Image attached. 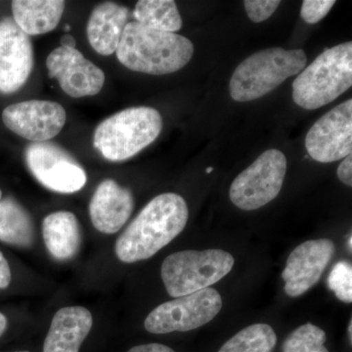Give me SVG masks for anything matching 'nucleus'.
<instances>
[{"label": "nucleus", "instance_id": "f257e3e1", "mask_svg": "<svg viewBox=\"0 0 352 352\" xmlns=\"http://www.w3.org/2000/svg\"><path fill=\"white\" fill-rule=\"evenodd\" d=\"M188 217V206L182 196L164 193L155 197L117 240L118 258L133 263L152 258L184 230Z\"/></svg>", "mask_w": 352, "mask_h": 352}, {"label": "nucleus", "instance_id": "ddd939ff", "mask_svg": "<svg viewBox=\"0 0 352 352\" xmlns=\"http://www.w3.org/2000/svg\"><path fill=\"white\" fill-rule=\"evenodd\" d=\"M34 63L30 36L13 18L0 20V94H12L24 87Z\"/></svg>", "mask_w": 352, "mask_h": 352}, {"label": "nucleus", "instance_id": "f8f14e48", "mask_svg": "<svg viewBox=\"0 0 352 352\" xmlns=\"http://www.w3.org/2000/svg\"><path fill=\"white\" fill-rule=\"evenodd\" d=\"M48 75L56 78L65 94L74 98L94 96L101 91L105 74L76 48H56L46 60Z\"/></svg>", "mask_w": 352, "mask_h": 352}, {"label": "nucleus", "instance_id": "412c9836", "mask_svg": "<svg viewBox=\"0 0 352 352\" xmlns=\"http://www.w3.org/2000/svg\"><path fill=\"white\" fill-rule=\"evenodd\" d=\"M139 24L156 30L173 32L182 28V18L173 0H139L133 11Z\"/></svg>", "mask_w": 352, "mask_h": 352}, {"label": "nucleus", "instance_id": "2eb2a0df", "mask_svg": "<svg viewBox=\"0 0 352 352\" xmlns=\"http://www.w3.org/2000/svg\"><path fill=\"white\" fill-rule=\"evenodd\" d=\"M134 198L131 190L106 179L95 190L89 204L92 224L99 232L115 234L122 229L133 212Z\"/></svg>", "mask_w": 352, "mask_h": 352}, {"label": "nucleus", "instance_id": "20e7f679", "mask_svg": "<svg viewBox=\"0 0 352 352\" xmlns=\"http://www.w3.org/2000/svg\"><path fill=\"white\" fill-rule=\"evenodd\" d=\"M163 129V118L152 107H131L111 116L96 127L94 147L111 162H122L152 144Z\"/></svg>", "mask_w": 352, "mask_h": 352}, {"label": "nucleus", "instance_id": "6e6552de", "mask_svg": "<svg viewBox=\"0 0 352 352\" xmlns=\"http://www.w3.org/2000/svg\"><path fill=\"white\" fill-rule=\"evenodd\" d=\"M222 307V298L217 289L207 288L179 296L155 308L144 322L152 333L188 332L215 318Z\"/></svg>", "mask_w": 352, "mask_h": 352}, {"label": "nucleus", "instance_id": "9b49d317", "mask_svg": "<svg viewBox=\"0 0 352 352\" xmlns=\"http://www.w3.org/2000/svg\"><path fill=\"white\" fill-rule=\"evenodd\" d=\"M67 113L57 102L29 100L4 109L2 122L7 129L32 142H45L60 133Z\"/></svg>", "mask_w": 352, "mask_h": 352}, {"label": "nucleus", "instance_id": "c756f323", "mask_svg": "<svg viewBox=\"0 0 352 352\" xmlns=\"http://www.w3.org/2000/svg\"><path fill=\"white\" fill-rule=\"evenodd\" d=\"M60 43H61V47L68 48V50H73V48H76V39L71 34H65L62 36Z\"/></svg>", "mask_w": 352, "mask_h": 352}, {"label": "nucleus", "instance_id": "c85d7f7f", "mask_svg": "<svg viewBox=\"0 0 352 352\" xmlns=\"http://www.w3.org/2000/svg\"><path fill=\"white\" fill-rule=\"evenodd\" d=\"M127 352H175L170 347L164 346L162 344H140V346H136L132 347Z\"/></svg>", "mask_w": 352, "mask_h": 352}, {"label": "nucleus", "instance_id": "7ed1b4c3", "mask_svg": "<svg viewBox=\"0 0 352 352\" xmlns=\"http://www.w3.org/2000/svg\"><path fill=\"white\" fill-rule=\"evenodd\" d=\"M352 85V43L339 44L322 52L293 82V99L305 110L330 104Z\"/></svg>", "mask_w": 352, "mask_h": 352}, {"label": "nucleus", "instance_id": "f03ea898", "mask_svg": "<svg viewBox=\"0 0 352 352\" xmlns=\"http://www.w3.org/2000/svg\"><path fill=\"white\" fill-rule=\"evenodd\" d=\"M116 53L127 69L161 76L184 68L193 56L194 45L180 34L156 31L133 21L124 28Z\"/></svg>", "mask_w": 352, "mask_h": 352}, {"label": "nucleus", "instance_id": "2f4dec72", "mask_svg": "<svg viewBox=\"0 0 352 352\" xmlns=\"http://www.w3.org/2000/svg\"><path fill=\"white\" fill-rule=\"evenodd\" d=\"M349 342H351V344H352V320H351V322H349Z\"/></svg>", "mask_w": 352, "mask_h": 352}, {"label": "nucleus", "instance_id": "cd10ccee", "mask_svg": "<svg viewBox=\"0 0 352 352\" xmlns=\"http://www.w3.org/2000/svg\"><path fill=\"white\" fill-rule=\"evenodd\" d=\"M11 270L8 261L0 252V289L8 288L11 283Z\"/></svg>", "mask_w": 352, "mask_h": 352}, {"label": "nucleus", "instance_id": "6ab92c4d", "mask_svg": "<svg viewBox=\"0 0 352 352\" xmlns=\"http://www.w3.org/2000/svg\"><path fill=\"white\" fill-rule=\"evenodd\" d=\"M62 0H14L13 20L28 36L47 34L61 20L65 10Z\"/></svg>", "mask_w": 352, "mask_h": 352}, {"label": "nucleus", "instance_id": "b1692460", "mask_svg": "<svg viewBox=\"0 0 352 352\" xmlns=\"http://www.w3.org/2000/svg\"><path fill=\"white\" fill-rule=\"evenodd\" d=\"M329 288L340 300L352 302V266L347 261H340L333 266L328 278Z\"/></svg>", "mask_w": 352, "mask_h": 352}, {"label": "nucleus", "instance_id": "1a4fd4ad", "mask_svg": "<svg viewBox=\"0 0 352 352\" xmlns=\"http://www.w3.org/2000/svg\"><path fill=\"white\" fill-rule=\"evenodd\" d=\"M25 159L32 175L51 191L76 193L87 184V176L82 166L56 143L32 142L25 148Z\"/></svg>", "mask_w": 352, "mask_h": 352}, {"label": "nucleus", "instance_id": "72a5a7b5", "mask_svg": "<svg viewBox=\"0 0 352 352\" xmlns=\"http://www.w3.org/2000/svg\"><path fill=\"white\" fill-rule=\"evenodd\" d=\"M212 170H214V168H208V170L206 171H207V173H212Z\"/></svg>", "mask_w": 352, "mask_h": 352}, {"label": "nucleus", "instance_id": "a211bd4d", "mask_svg": "<svg viewBox=\"0 0 352 352\" xmlns=\"http://www.w3.org/2000/svg\"><path fill=\"white\" fill-rule=\"evenodd\" d=\"M46 249L58 261H69L78 254L82 242L80 222L73 212H53L43 222Z\"/></svg>", "mask_w": 352, "mask_h": 352}, {"label": "nucleus", "instance_id": "39448f33", "mask_svg": "<svg viewBox=\"0 0 352 352\" xmlns=\"http://www.w3.org/2000/svg\"><path fill=\"white\" fill-rule=\"evenodd\" d=\"M307 57L302 50L274 47L248 57L234 71L229 89L231 98L249 102L270 94L287 80L300 74Z\"/></svg>", "mask_w": 352, "mask_h": 352}, {"label": "nucleus", "instance_id": "aec40b11", "mask_svg": "<svg viewBox=\"0 0 352 352\" xmlns=\"http://www.w3.org/2000/svg\"><path fill=\"white\" fill-rule=\"evenodd\" d=\"M34 239V223L28 210L17 201H0V241L16 247H31Z\"/></svg>", "mask_w": 352, "mask_h": 352}, {"label": "nucleus", "instance_id": "f704fd0d", "mask_svg": "<svg viewBox=\"0 0 352 352\" xmlns=\"http://www.w3.org/2000/svg\"><path fill=\"white\" fill-rule=\"evenodd\" d=\"M66 31H69V25H66Z\"/></svg>", "mask_w": 352, "mask_h": 352}, {"label": "nucleus", "instance_id": "393cba45", "mask_svg": "<svg viewBox=\"0 0 352 352\" xmlns=\"http://www.w3.org/2000/svg\"><path fill=\"white\" fill-rule=\"evenodd\" d=\"M280 3L279 0H245L244 6L252 22L261 23L270 19Z\"/></svg>", "mask_w": 352, "mask_h": 352}, {"label": "nucleus", "instance_id": "dca6fc26", "mask_svg": "<svg viewBox=\"0 0 352 352\" xmlns=\"http://www.w3.org/2000/svg\"><path fill=\"white\" fill-rule=\"evenodd\" d=\"M92 325L94 318L87 308H61L51 322L50 331L44 340L43 352H80Z\"/></svg>", "mask_w": 352, "mask_h": 352}, {"label": "nucleus", "instance_id": "9d476101", "mask_svg": "<svg viewBox=\"0 0 352 352\" xmlns=\"http://www.w3.org/2000/svg\"><path fill=\"white\" fill-rule=\"evenodd\" d=\"M305 148L319 163H333L351 155V99L336 106L315 122L307 132Z\"/></svg>", "mask_w": 352, "mask_h": 352}, {"label": "nucleus", "instance_id": "473e14b6", "mask_svg": "<svg viewBox=\"0 0 352 352\" xmlns=\"http://www.w3.org/2000/svg\"><path fill=\"white\" fill-rule=\"evenodd\" d=\"M351 242H352L351 237H349V251H351Z\"/></svg>", "mask_w": 352, "mask_h": 352}, {"label": "nucleus", "instance_id": "c9c22d12", "mask_svg": "<svg viewBox=\"0 0 352 352\" xmlns=\"http://www.w3.org/2000/svg\"><path fill=\"white\" fill-rule=\"evenodd\" d=\"M1 198H2V192H1V190H0V201H1Z\"/></svg>", "mask_w": 352, "mask_h": 352}, {"label": "nucleus", "instance_id": "e433bc0d", "mask_svg": "<svg viewBox=\"0 0 352 352\" xmlns=\"http://www.w3.org/2000/svg\"><path fill=\"white\" fill-rule=\"evenodd\" d=\"M15 352H30V351H15Z\"/></svg>", "mask_w": 352, "mask_h": 352}, {"label": "nucleus", "instance_id": "4be33fe9", "mask_svg": "<svg viewBox=\"0 0 352 352\" xmlns=\"http://www.w3.org/2000/svg\"><path fill=\"white\" fill-rule=\"evenodd\" d=\"M277 336L267 324H254L227 340L219 352H272Z\"/></svg>", "mask_w": 352, "mask_h": 352}, {"label": "nucleus", "instance_id": "f3484780", "mask_svg": "<svg viewBox=\"0 0 352 352\" xmlns=\"http://www.w3.org/2000/svg\"><path fill=\"white\" fill-rule=\"evenodd\" d=\"M129 8L115 2H104L95 7L87 28L91 47L103 56L115 53L129 23Z\"/></svg>", "mask_w": 352, "mask_h": 352}, {"label": "nucleus", "instance_id": "a878e982", "mask_svg": "<svg viewBox=\"0 0 352 352\" xmlns=\"http://www.w3.org/2000/svg\"><path fill=\"white\" fill-rule=\"evenodd\" d=\"M335 4L333 0H305L300 16L308 24H316L327 16Z\"/></svg>", "mask_w": 352, "mask_h": 352}, {"label": "nucleus", "instance_id": "7c9ffc66", "mask_svg": "<svg viewBox=\"0 0 352 352\" xmlns=\"http://www.w3.org/2000/svg\"><path fill=\"white\" fill-rule=\"evenodd\" d=\"M7 328V318L6 315L2 314L0 312V337L3 335V333L6 332Z\"/></svg>", "mask_w": 352, "mask_h": 352}, {"label": "nucleus", "instance_id": "5701e85b", "mask_svg": "<svg viewBox=\"0 0 352 352\" xmlns=\"http://www.w3.org/2000/svg\"><path fill=\"white\" fill-rule=\"evenodd\" d=\"M326 333L311 323L296 328L285 340L283 352H329L325 346Z\"/></svg>", "mask_w": 352, "mask_h": 352}, {"label": "nucleus", "instance_id": "0eeeda50", "mask_svg": "<svg viewBox=\"0 0 352 352\" xmlns=\"http://www.w3.org/2000/svg\"><path fill=\"white\" fill-rule=\"evenodd\" d=\"M286 173L283 153L267 150L234 179L229 191L231 201L243 210L263 208L279 195Z\"/></svg>", "mask_w": 352, "mask_h": 352}, {"label": "nucleus", "instance_id": "bb28decb", "mask_svg": "<svg viewBox=\"0 0 352 352\" xmlns=\"http://www.w3.org/2000/svg\"><path fill=\"white\" fill-rule=\"evenodd\" d=\"M338 177L347 186H352V155L344 157L338 168Z\"/></svg>", "mask_w": 352, "mask_h": 352}, {"label": "nucleus", "instance_id": "4468645a", "mask_svg": "<svg viewBox=\"0 0 352 352\" xmlns=\"http://www.w3.org/2000/svg\"><path fill=\"white\" fill-rule=\"evenodd\" d=\"M335 252L330 239L310 240L298 245L282 272L287 295L298 298L318 283Z\"/></svg>", "mask_w": 352, "mask_h": 352}, {"label": "nucleus", "instance_id": "423d86ee", "mask_svg": "<svg viewBox=\"0 0 352 352\" xmlns=\"http://www.w3.org/2000/svg\"><path fill=\"white\" fill-rule=\"evenodd\" d=\"M232 254L223 250L175 252L162 264V279L173 298L191 295L212 286L232 270Z\"/></svg>", "mask_w": 352, "mask_h": 352}]
</instances>
